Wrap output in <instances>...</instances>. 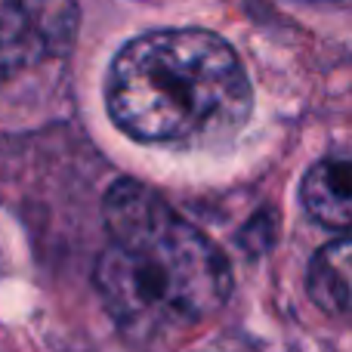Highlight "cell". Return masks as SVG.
<instances>
[{
  "label": "cell",
  "instance_id": "277c9868",
  "mask_svg": "<svg viewBox=\"0 0 352 352\" xmlns=\"http://www.w3.org/2000/svg\"><path fill=\"white\" fill-rule=\"evenodd\" d=\"M303 204L309 217H316L322 226L337 232L349 229L352 217V186H349V161L343 158H328L318 161L303 179Z\"/></svg>",
  "mask_w": 352,
  "mask_h": 352
},
{
  "label": "cell",
  "instance_id": "5b68a950",
  "mask_svg": "<svg viewBox=\"0 0 352 352\" xmlns=\"http://www.w3.org/2000/svg\"><path fill=\"white\" fill-rule=\"evenodd\" d=\"M306 287H309L312 303L322 312H328V316H346L349 312V241L343 235L324 244L312 256Z\"/></svg>",
  "mask_w": 352,
  "mask_h": 352
},
{
  "label": "cell",
  "instance_id": "6da1fadb",
  "mask_svg": "<svg viewBox=\"0 0 352 352\" xmlns=\"http://www.w3.org/2000/svg\"><path fill=\"white\" fill-rule=\"evenodd\" d=\"M102 213L109 244L96 260V287L133 346H173L226 306L232 272L223 250L158 192L118 179Z\"/></svg>",
  "mask_w": 352,
  "mask_h": 352
},
{
  "label": "cell",
  "instance_id": "3957f363",
  "mask_svg": "<svg viewBox=\"0 0 352 352\" xmlns=\"http://www.w3.org/2000/svg\"><path fill=\"white\" fill-rule=\"evenodd\" d=\"M74 31L72 0H0V87L37 59L62 56Z\"/></svg>",
  "mask_w": 352,
  "mask_h": 352
},
{
  "label": "cell",
  "instance_id": "7a4b0ae2",
  "mask_svg": "<svg viewBox=\"0 0 352 352\" xmlns=\"http://www.w3.org/2000/svg\"><path fill=\"white\" fill-rule=\"evenodd\" d=\"M109 109L124 133L155 146L229 142L254 109L241 59L204 28L152 31L118 53Z\"/></svg>",
  "mask_w": 352,
  "mask_h": 352
}]
</instances>
